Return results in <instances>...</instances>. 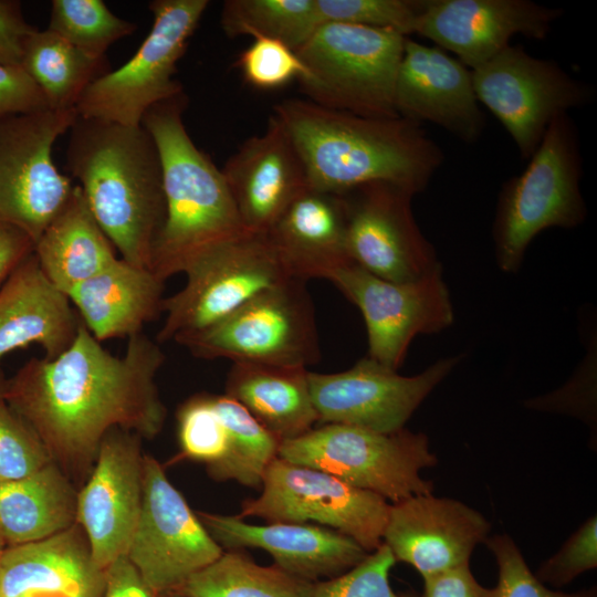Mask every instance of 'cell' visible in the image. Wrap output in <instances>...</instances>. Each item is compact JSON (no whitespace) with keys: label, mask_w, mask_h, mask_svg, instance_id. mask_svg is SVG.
I'll use <instances>...</instances> for the list:
<instances>
[{"label":"cell","mask_w":597,"mask_h":597,"mask_svg":"<svg viewBox=\"0 0 597 597\" xmlns=\"http://www.w3.org/2000/svg\"><path fill=\"white\" fill-rule=\"evenodd\" d=\"M220 24L230 38H268L296 51L323 21L317 0H227Z\"/></svg>","instance_id":"obj_34"},{"label":"cell","mask_w":597,"mask_h":597,"mask_svg":"<svg viewBox=\"0 0 597 597\" xmlns=\"http://www.w3.org/2000/svg\"><path fill=\"white\" fill-rule=\"evenodd\" d=\"M133 564L122 556L105 569L102 597H154Z\"/></svg>","instance_id":"obj_46"},{"label":"cell","mask_w":597,"mask_h":597,"mask_svg":"<svg viewBox=\"0 0 597 597\" xmlns=\"http://www.w3.org/2000/svg\"><path fill=\"white\" fill-rule=\"evenodd\" d=\"M342 195L346 210V247L352 262L392 282H411L441 266L433 245L411 209L415 195L374 181Z\"/></svg>","instance_id":"obj_16"},{"label":"cell","mask_w":597,"mask_h":597,"mask_svg":"<svg viewBox=\"0 0 597 597\" xmlns=\"http://www.w3.org/2000/svg\"><path fill=\"white\" fill-rule=\"evenodd\" d=\"M165 359L143 332L113 355L82 323L57 357H33L8 378L4 400L70 479L88 476L112 429L146 439L161 431L167 409L155 379Z\"/></svg>","instance_id":"obj_1"},{"label":"cell","mask_w":597,"mask_h":597,"mask_svg":"<svg viewBox=\"0 0 597 597\" xmlns=\"http://www.w3.org/2000/svg\"><path fill=\"white\" fill-rule=\"evenodd\" d=\"M395 563L392 553L381 543L344 574L315 583L313 597H417L392 589L389 575Z\"/></svg>","instance_id":"obj_39"},{"label":"cell","mask_w":597,"mask_h":597,"mask_svg":"<svg viewBox=\"0 0 597 597\" xmlns=\"http://www.w3.org/2000/svg\"><path fill=\"white\" fill-rule=\"evenodd\" d=\"M208 0H154L153 25L135 54L94 81L83 93L77 115L140 126L155 104L184 92L175 78L177 63L197 29Z\"/></svg>","instance_id":"obj_9"},{"label":"cell","mask_w":597,"mask_h":597,"mask_svg":"<svg viewBox=\"0 0 597 597\" xmlns=\"http://www.w3.org/2000/svg\"><path fill=\"white\" fill-rule=\"evenodd\" d=\"M6 546H7V545H6L4 541H3L2 537L0 536V554H1V552L4 549Z\"/></svg>","instance_id":"obj_50"},{"label":"cell","mask_w":597,"mask_h":597,"mask_svg":"<svg viewBox=\"0 0 597 597\" xmlns=\"http://www.w3.org/2000/svg\"><path fill=\"white\" fill-rule=\"evenodd\" d=\"M213 404L227 428L229 447L221 460L207 465L208 474L217 481L261 488L268 468L279 457L281 441L228 395H213Z\"/></svg>","instance_id":"obj_33"},{"label":"cell","mask_w":597,"mask_h":597,"mask_svg":"<svg viewBox=\"0 0 597 597\" xmlns=\"http://www.w3.org/2000/svg\"><path fill=\"white\" fill-rule=\"evenodd\" d=\"M221 172L247 231L265 233L286 207L308 187L303 161L280 119L248 138Z\"/></svg>","instance_id":"obj_22"},{"label":"cell","mask_w":597,"mask_h":597,"mask_svg":"<svg viewBox=\"0 0 597 597\" xmlns=\"http://www.w3.org/2000/svg\"><path fill=\"white\" fill-rule=\"evenodd\" d=\"M563 10L531 0H428L415 30L468 69L489 61L515 34L544 40Z\"/></svg>","instance_id":"obj_19"},{"label":"cell","mask_w":597,"mask_h":597,"mask_svg":"<svg viewBox=\"0 0 597 597\" xmlns=\"http://www.w3.org/2000/svg\"><path fill=\"white\" fill-rule=\"evenodd\" d=\"M237 65L244 80L261 90L279 88L306 73L296 51L285 43L253 38L252 43L239 55Z\"/></svg>","instance_id":"obj_40"},{"label":"cell","mask_w":597,"mask_h":597,"mask_svg":"<svg viewBox=\"0 0 597 597\" xmlns=\"http://www.w3.org/2000/svg\"><path fill=\"white\" fill-rule=\"evenodd\" d=\"M185 286L164 297L166 317L157 343L199 332L249 300L291 277L265 233L244 231L197 256L185 270Z\"/></svg>","instance_id":"obj_10"},{"label":"cell","mask_w":597,"mask_h":597,"mask_svg":"<svg viewBox=\"0 0 597 597\" xmlns=\"http://www.w3.org/2000/svg\"><path fill=\"white\" fill-rule=\"evenodd\" d=\"M116 252L76 184L34 245L41 270L66 295L115 261Z\"/></svg>","instance_id":"obj_29"},{"label":"cell","mask_w":597,"mask_h":597,"mask_svg":"<svg viewBox=\"0 0 597 597\" xmlns=\"http://www.w3.org/2000/svg\"><path fill=\"white\" fill-rule=\"evenodd\" d=\"M34 241L21 229L0 222V287L34 252Z\"/></svg>","instance_id":"obj_47"},{"label":"cell","mask_w":597,"mask_h":597,"mask_svg":"<svg viewBox=\"0 0 597 597\" xmlns=\"http://www.w3.org/2000/svg\"><path fill=\"white\" fill-rule=\"evenodd\" d=\"M597 519L590 516L547 558L535 576L544 585L563 587L580 574L597 567Z\"/></svg>","instance_id":"obj_42"},{"label":"cell","mask_w":597,"mask_h":597,"mask_svg":"<svg viewBox=\"0 0 597 597\" xmlns=\"http://www.w3.org/2000/svg\"><path fill=\"white\" fill-rule=\"evenodd\" d=\"M154 597H186V596L179 595L177 593H165V594L155 595Z\"/></svg>","instance_id":"obj_49"},{"label":"cell","mask_w":597,"mask_h":597,"mask_svg":"<svg viewBox=\"0 0 597 597\" xmlns=\"http://www.w3.org/2000/svg\"><path fill=\"white\" fill-rule=\"evenodd\" d=\"M265 234L287 274L294 279H327L350 262L345 202L339 193L307 187Z\"/></svg>","instance_id":"obj_26"},{"label":"cell","mask_w":597,"mask_h":597,"mask_svg":"<svg viewBox=\"0 0 597 597\" xmlns=\"http://www.w3.org/2000/svg\"><path fill=\"white\" fill-rule=\"evenodd\" d=\"M177 430L181 459L210 465L227 453L229 436L213 395L198 394L182 402L177 411Z\"/></svg>","instance_id":"obj_36"},{"label":"cell","mask_w":597,"mask_h":597,"mask_svg":"<svg viewBox=\"0 0 597 597\" xmlns=\"http://www.w3.org/2000/svg\"><path fill=\"white\" fill-rule=\"evenodd\" d=\"M185 92L159 102L142 126L151 135L161 164L164 224L154 242L150 271L164 282L211 247L244 231L226 179L189 136Z\"/></svg>","instance_id":"obj_4"},{"label":"cell","mask_w":597,"mask_h":597,"mask_svg":"<svg viewBox=\"0 0 597 597\" xmlns=\"http://www.w3.org/2000/svg\"><path fill=\"white\" fill-rule=\"evenodd\" d=\"M428 0H317L324 23H347L389 29L408 36Z\"/></svg>","instance_id":"obj_37"},{"label":"cell","mask_w":597,"mask_h":597,"mask_svg":"<svg viewBox=\"0 0 597 597\" xmlns=\"http://www.w3.org/2000/svg\"><path fill=\"white\" fill-rule=\"evenodd\" d=\"M22 69L39 86L52 111H76L85 90L111 71L104 57H93L56 33L35 29L24 43Z\"/></svg>","instance_id":"obj_31"},{"label":"cell","mask_w":597,"mask_h":597,"mask_svg":"<svg viewBox=\"0 0 597 597\" xmlns=\"http://www.w3.org/2000/svg\"><path fill=\"white\" fill-rule=\"evenodd\" d=\"M67 176L121 259L150 270L166 200L156 144L140 126L77 115L69 129Z\"/></svg>","instance_id":"obj_3"},{"label":"cell","mask_w":597,"mask_h":597,"mask_svg":"<svg viewBox=\"0 0 597 597\" xmlns=\"http://www.w3.org/2000/svg\"><path fill=\"white\" fill-rule=\"evenodd\" d=\"M77 493L53 461L0 484V536L7 546L41 541L77 522Z\"/></svg>","instance_id":"obj_30"},{"label":"cell","mask_w":597,"mask_h":597,"mask_svg":"<svg viewBox=\"0 0 597 597\" xmlns=\"http://www.w3.org/2000/svg\"><path fill=\"white\" fill-rule=\"evenodd\" d=\"M36 28L24 19L15 0H0V64L21 66L24 43Z\"/></svg>","instance_id":"obj_44"},{"label":"cell","mask_w":597,"mask_h":597,"mask_svg":"<svg viewBox=\"0 0 597 597\" xmlns=\"http://www.w3.org/2000/svg\"><path fill=\"white\" fill-rule=\"evenodd\" d=\"M164 281L149 269L117 258L69 294L87 331L98 341L132 337L161 313Z\"/></svg>","instance_id":"obj_27"},{"label":"cell","mask_w":597,"mask_h":597,"mask_svg":"<svg viewBox=\"0 0 597 597\" xmlns=\"http://www.w3.org/2000/svg\"><path fill=\"white\" fill-rule=\"evenodd\" d=\"M489 522L462 502L415 495L390 504L383 543L396 562L412 566L422 578L469 565L484 542Z\"/></svg>","instance_id":"obj_21"},{"label":"cell","mask_w":597,"mask_h":597,"mask_svg":"<svg viewBox=\"0 0 597 597\" xmlns=\"http://www.w3.org/2000/svg\"><path fill=\"white\" fill-rule=\"evenodd\" d=\"M196 514L221 547L263 549L273 557L276 566L314 583L344 574L368 554L353 538L318 524L277 522L254 525L235 515L203 511Z\"/></svg>","instance_id":"obj_23"},{"label":"cell","mask_w":597,"mask_h":597,"mask_svg":"<svg viewBox=\"0 0 597 597\" xmlns=\"http://www.w3.org/2000/svg\"><path fill=\"white\" fill-rule=\"evenodd\" d=\"M314 586L275 564L262 566L244 553L229 549L171 593L186 597H313Z\"/></svg>","instance_id":"obj_32"},{"label":"cell","mask_w":597,"mask_h":597,"mask_svg":"<svg viewBox=\"0 0 597 597\" xmlns=\"http://www.w3.org/2000/svg\"><path fill=\"white\" fill-rule=\"evenodd\" d=\"M8 378L6 377L2 368L0 367V399H4L7 391Z\"/></svg>","instance_id":"obj_48"},{"label":"cell","mask_w":597,"mask_h":597,"mask_svg":"<svg viewBox=\"0 0 597 597\" xmlns=\"http://www.w3.org/2000/svg\"><path fill=\"white\" fill-rule=\"evenodd\" d=\"M137 25L113 13L103 0H53L48 30L93 57L130 35Z\"/></svg>","instance_id":"obj_35"},{"label":"cell","mask_w":597,"mask_h":597,"mask_svg":"<svg viewBox=\"0 0 597 597\" xmlns=\"http://www.w3.org/2000/svg\"><path fill=\"white\" fill-rule=\"evenodd\" d=\"M140 439L119 428L108 431L77 493V523L103 570L126 555L137 525L144 486Z\"/></svg>","instance_id":"obj_18"},{"label":"cell","mask_w":597,"mask_h":597,"mask_svg":"<svg viewBox=\"0 0 597 597\" xmlns=\"http://www.w3.org/2000/svg\"><path fill=\"white\" fill-rule=\"evenodd\" d=\"M484 542L499 568L494 597H597L596 587L576 593L549 589L530 570L520 549L506 534L485 538Z\"/></svg>","instance_id":"obj_41"},{"label":"cell","mask_w":597,"mask_h":597,"mask_svg":"<svg viewBox=\"0 0 597 597\" xmlns=\"http://www.w3.org/2000/svg\"><path fill=\"white\" fill-rule=\"evenodd\" d=\"M273 115L290 135L314 189L343 193L385 181L417 195L443 163L441 148L422 126L399 116H358L301 98L281 101Z\"/></svg>","instance_id":"obj_2"},{"label":"cell","mask_w":597,"mask_h":597,"mask_svg":"<svg viewBox=\"0 0 597 597\" xmlns=\"http://www.w3.org/2000/svg\"><path fill=\"white\" fill-rule=\"evenodd\" d=\"M279 458L327 472L392 503L431 494L433 485L420 471L437 463L423 433L405 428L385 433L343 423H324L282 441Z\"/></svg>","instance_id":"obj_7"},{"label":"cell","mask_w":597,"mask_h":597,"mask_svg":"<svg viewBox=\"0 0 597 597\" xmlns=\"http://www.w3.org/2000/svg\"><path fill=\"white\" fill-rule=\"evenodd\" d=\"M76 117L75 109H45L0 122V222L23 230L34 244L75 186L52 154Z\"/></svg>","instance_id":"obj_13"},{"label":"cell","mask_w":597,"mask_h":597,"mask_svg":"<svg viewBox=\"0 0 597 597\" xmlns=\"http://www.w3.org/2000/svg\"><path fill=\"white\" fill-rule=\"evenodd\" d=\"M45 109L43 93L22 66L0 64V122Z\"/></svg>","instance_id":"obj_43"},{"label":"cell","mask_w":597,"mask_h":597,"mask_svg":"<svg viewBox=\"0 0 597 597\" xmlns=\"http://www.w3.org/2000/svg\"><path fill=\"white\" fill-rule=\"evenodd\" d=\"M525 169L501 190L493 226L495 258L504 272L520 269L533 239L549 228H575L586 218L580 191L579 138L568 114L548 125Z\"/></svg>","instance_id":"obj_5"},{"label":"cell","mask_w":597,"mask_h":597,"mask_svg":"<svg viewBox=\"0 0 597 597\" xmlns=\"http://www.w3.org/2000/svg\"><path fill=\"white\" fill-rule=\"evenodd\" d=\"M331 281L363 314L368 357L398 370L411 341L453 323L454 313L442 266L411 282L378 277L354 262L332 272Z\"/></svg>","instance_id":"obj_15"},{"label":"cell","mask_w":597,"mask_h":597,"mask_svg":"<svg viewBox=\"0 0 597 597\" xmlns=\"http://www.w3.org/2000/svg\"><path fill=\"white\" fill-rule=\"evenodd\" d=\"M104 587L105 570L95 564L77 522L0 554V597H102Z\"/></svg>","instance_id":"obj_24"},{"label":"cell","mask_w":597,"mask_h":597,"mask_svg":"<svg viewBox=\"0 0 597 597\" xmlns=\"http://www.w3.org/2000/svg\"><path fill=\"white\" fill-rule=\"evenodd\" d=\"M175 342L202 359L306 367L320 344L306 281L287 279L262 291L233 313Z\"/></svg>","instance_id":"obj_8"},{"label":"cell","mask_w":597,"mask_h":597,"mask_svg":"<svg viewBox=\"0 0 597 597\" xmlns=\"http://www.w3.org/2000/svg\"><path fill=\"white\" fill-rule=\"evenodd\" d=\"M50 462L39 437L0 399V484L25 478Z\"/></svg>","instance_id":"obj_38"},{"label":"cell","mask_w":597,"mask_h":597,"mask_svg":"<svg viewBox=\"0 0 597 597\" xmlns=\"http://www.w3.org/2000/svg\"><path fill=\"white\" fill-rule=\"evenodd\" d=\"M394 105L399 117L436 124L465 143L476 142L485 127L471 70L442 49L409 36L396 75Z\"/></svg>","instance_id":"obj_20"},{"label":"cell","mask_w":597,"mask_h":597,"mask_svg":"<svg viewBox=\"0 0 597 597\" xmlns=\"http://www.w3.org/2000/svg\"><path fill=\"white\" fill-rule=\"evenodd\" d=\"M422 597H494V591L482 586L464 565L423 578Z\"/></svg>","instance_id":"obj_45"},{"label":"cell","mask_w":597,"mask_h":597,"mask_svg":"<svg viewBox=\"0 0 597 597\" xmlns=\"http://www.w3.org/2000/svg\"><path fill=\"white\" fill-rule=\"evenodd\" d=\"M471 74L479 103L500 121L524 159L536 150L554 118L593 98L590 86L522 45L509 44Z\"/></svg>","instance_id":"obj_12"},{"label":"cell","mask_w":597,"mask_h":597,"mask_svg":"<svg viewBox=\"0 0 597 597\" xmlns=\"http://www.w3.org/2000/svg\"><path fill=\"white\" fill-rule=\"evenodd\" d=\"M306 367L234 362L226 395L240 402L281 442L300 437L318 422Z\"/></svg>","instance_id":"obj_28"},{"label":"cell","mask_w":597,"mask_h":597,"mask_svg":"<svg viewBox=\"0 0 597 597\" xmlns=\"http://www.w3.org/2000/svg\"><path fill=\"white\" fill-rule=\"evenodd\" d=\"M143 501L126 558L154 595L178 589L224 552L168 480L144 454Z\"/></svg>","instance_id":"obj_14"},{"label":"cell","mask_w":597,"mask_h":597,"mask_svg":"<svg viewBox=\"0 0 597 597\" xmlns=\"http://www.w3.org/2000/svg\"><path fill=\"white\" fill-rule=\"evenodd\" d=\"M261 488L258 498L242 502L237 517L314 522L345 534L368 553L383 543L390 504L376 493L279 457L268 468Z\"/></svg>","instance_id":"obj_11"},{"label":"cell","mask_w":597,"mask_h":597,"mask_svg":"<svg viewBox=\"0 0 597 597\" xmlns=\"http://www.w3.org/2000/svg\"><path fill=\"white\" fill-rule=\"evenodd\" d=\"M407 36L389 29L324 23L296 50L306 100L334 111L398 117L394 90Z\"/></svg>","instance_id":"obj_6"},{"label":"cell","mask_w":597,"mask_h":597,"mask_svg":"<svg viewBox=\"0 0 597 597\" xmlns=\"http://www.w3.org/2000/svg\"><path fill=\"white\" fill-rule=\"evenodd\" d=\"M439 359L422 373L402 376L370 357L334 374L308 373L310 392L318 421L395 432L461 362Z\"/></svg>","instance_id":"obj_17"},{"label":"cell","mask_w":597,"mask_h":597,"mask_svg":"<svg viewBox=\"0 0 597 597\" xmlns=\"http://www.w3.org/2000/svg\"><path fill=\"white\" fill-rule=\"evenodd\" d=\"M81 324L70 298L50 282L34 252L0 287V359L33 344L53 359L73 343Z\"/></svg>","instance_id":"obj_25"}]
</instances>
